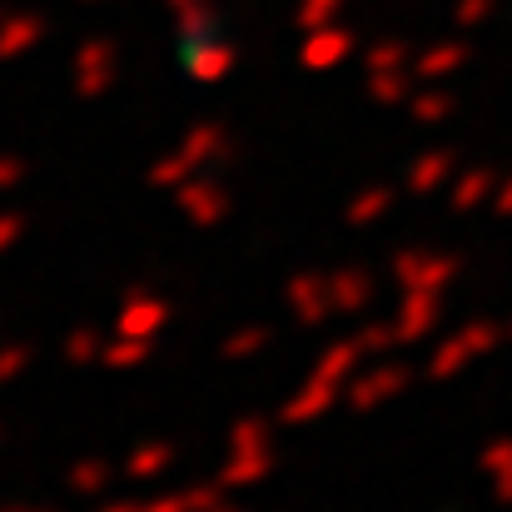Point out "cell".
Returning a JSON list of instances; mask_svg holds the SVG:
<instances>
[{"label": "cell", "instance_id": "6da1fadb", "mask_svg": "<svg viewBox=\"0 0 512 512\" xmlns=\"http://www.w3.org/2000/svg\"><path fill=\"white\" fill-rule=\"evenodd\" d=\"M503 339H508V329H503L498 319H468L453 339H443L438 348H433V358H428V378H433V383L458 378L473 358H483V353L503 348Z\"/></svg>", "mask_w": 512, "mask_h": 512}, {"label": "cell", "instance_id": "1f68e13d", "mask_svg": "<svg viewBox=\"0 0 512 512\" xmlns=\"http://www.w3.org/2000/svg\"><path fill=\"white\" fill-rule=\"evenodd\" d=\"M179 30H184L189 40H204V35H209V15H204V10H189V15L179 20Z\"/></svg>", "mask_w": 512, "mask_h": 512}, {"label": "cell", "instance_id": "7c38bea8", "mask_svg": "<svg viewBox=\"0 0 512 512\" xmlns=\"http://www.w3.org/2000/svg\"><path fill=\"white\" fill-rule=\"evenodd\" d=\"M170 304L155 299V294H130L125 309H120V334H135V339H155L165 324H170Z\"/></svg>", "mask_w": 512, "mask_h": 512}, {"label": "cell", "instance_id": "8fae6325", "mask_svg": "<svg viewBox=\"0 0 512 512\" xmlns=\"http://www.w3.org/2000/svg\"><path fill=\"white\" fill-rule=\"evenodd\" d=\"M274 473V453L269 448H229L224 468H219V483L234 493V488H254Z\"/></svg>", "mask_w": 512, "mask_h": 512}, {"label": "cell", "instance_id": "cb8c5ba5", "mask_svg": "<svg viewBox=\"0 0 512 512\" xmlns=\"http://www.w3.org/2000/svg\"><path fill=\"white\" fill-rule=\"evenodd\" d=\"M150 353H155V339L120 334V343L105 348V363H110V368H140V363H150Z\"/></svg>", "mask_w": 512, "mask_h": 512}, {"label": "cell", "instance_id": "d590c367", "mask_svg": "<svg viewBox=\"0 0 512 512\" xmlns=\"http://www.w3.org/2000/svg\"><path fill=\"white\" fill-rule=\"evenodd\" d=\"M483 10H488V0H468V5L458 10V20H468V25H473V20H483Z\"/></svg>", "mask_w": 512, "mask_h": 512}, {"label": "cell", "instance_id": "ac0fdd59", "mask_svg": "<svg viewBox=\"0 0 512 512\" xmlns=\"http://www.w3.org/2000/svg\"><path fill=\"white\" fill-rule=\"evenodd\" d=\"M348 50H353V35H348V30H319V35L304 45V65H309V70H329V65H339Z\"/></svg>", "mask_w": 512, "mask_h": 512}, {"label": "cell", "instance_id": "9a60e30c", "mask_svg": "<svg viewBox=\"0 0 512 512\" xmlns=\"http://www.w3.org/2000/svg\"><path fill=\"white\" fill-rule=\"evenodd\" d=\"M498 174L488 170V165H478V170H463L453 179V209L463 214V209H478V204H488L493 194H498Z\"/></svg>", "mask_w": 512, "mask_h": 512}, {"label": "cell", "instance_id": "3957f363", "mask_svg": "<svg viewBox=\"0 0 512 512\" xmlns=\"http://www.w3.org/2000/svg\"><path fill=\"white\" fill-rule=\"evenodd\" d=\"M408 383H413V368H408V363H378V368L348 378L343 403H348L353 413H373V408H383L388 398H398Z\"/></svg>", "mask_w": 512, "mask_h": 512}, {"label": "cell", "instance_id": "f546056e", "mask_svg": "<svg viewBox=\"0 0 512 512\" xmlns=\"http://www.w3.org/2000/svg\"><path fill=\"white\" fill-rule=\"evenodd\" d=\"M70 483H75V493H100V488L110 483V468H105V463H80Z\"/></svg>", "mask_w": 512, "mask_h": 512}, {"label": "cell", "instance_id": "4316f807", "mask_svg": "<svg viewBox=\"0 0 512 512\" xmlns=\"http://www.w3.org/2000/svg\"><path fill=\"white\" fill-rule=\"evenodd\" d=\"M229 448H269V423L264 418H239L229 428Z\"/></svg>", "mask_w": 512, "mask_h": 512}, {"label": "cell", "instance_id": "7a4b0ae2", "mask_svg": "<svg viewBox=\"0 0 512 512\" xmlns=\"http://www.w3.org/2000/svg\"><path fill=\"white\" fill-rule=\"evenodd\" d=\"M458 274H463V259L458 254H428V249H398L393 254L398 289H438L443 294Z\"/></svg>", "mask_w": 512, "mask_h": 512}, {"label": "cell", "instance_id": "74e56055", "mask_svg": "<svg viewBox=\"0 0 512 512\" xmlns=\"http://www.w3.org/2000/svg\"><path fill=\"white\" fill-rule=\"evenodd\" d=\"M105 512H150V503H115V508H105Z\"/></svg>", "mask_w": 512, "mask_h": 512}, {"label": "cell", "instance_id": "603a6c76", "mask_svg": "<svg viewBox=\"0 0 512 512\" xmlns=\"http://www.w3.org/2000/svg\"><path fill=\"white\" fill-rule=\"evenodd\" d=\"M453 110H458V100H453L448 90H423V95L408 100V115H413L418 125H438V120H448Z\"/></svg>", "mask_w": 512, "mask_h": 512}, {"label": "cell", "instance_id": "9c48e42d", "mask_svg": "<svg viewBox=\"0 0 512 512\" xmlns=\"http://www.w3.org/2000/svg\"><path fill=\"white\" fill-rule=\"evenodd\" d=\"M329 294H334V314H363V309H373L378 284H373V274H368V269L343 264V269L329 274Z\"/></svg>", "mask_w": 512, "mask_h": 512}, {"label": "cell", "instance_id": "e0dca14e", "mask_svg": "<svg viewBox=\"0 0 512 512\" xmlns=\"http://www.w3.org/2000/svg\"><path fill=\"white\" fill-rule=\"evenodd\" d=\"M229 70H234V50H229V45H194V50H189V75H194V80L219 85Z\"/></svg>", "mask_w": 512, "mask_h": 512}, {"label": "cell", "instance_id": "e575fe53", "mask_svg": "<svg viewBox=\"0 0 512 512\" xmlns=\"http://www.w3.org/2000/svg\"><path fill=\"white\" fill-rule=\"evenodd\" d=\"M329 5H334V0H309V5H304V15H299V20H304V25H319V20H324V15H329Z\"/></svg>", "mask_w": 512, "mask_h": 512}, {"label": "cell", "instance_id": "5b68a950", "mask_svg": "<svg viewBox=\"0 0 512 512\" xmlns=\"http://www.w3.org/2000/svg\"><path fill=\"white\" fill-rule=\"evenodd\" d=\"M174 199H179L184 219H189V224H199V229H214V224H224V219H229V189H224L219 179L194 174V179H184V184L174 189Z\"/></svg>", "mask_w": 512, "mask_h": 512}, {"label": "cell", "instance_id": "8992f818", "mask_svg": "<svg viewBox=\"0 0 512 512\" xmlns=\"http://www.w3.org/2000/svg\"><path fill=\"white\" fill-rule=\"evenodd\" d=\"M443 319V294L438 289H403V304H398V319H393V334L403 348L423 343Z\"/></svg>", "mask_w": 512, "mask_h": 512}, {"label": "cell", "instance_id": "f1b7e54d", "mask_svg": "<svg viewBox=\"0 0 512 512\" xmlns=\"http://www.w3.org/2000/svg\"><path fill=\"white\" fill-rule=\"evenodd\" d=\"M403 60H408V50H403L398 40H388V45H373V50H368V70H403Z\"/></svg>", "mask_w": 512, "mask_h": 512}, {"label": "cell", "instance_id": "4fadbf2b", "mask_svg": "<svg viewBox=\"0 0 512 512\" xmlns=\"http://www.w3.org/2000/svg\"><path fill=\"white\" fill-rule=\"evenodd\" d=\"M478 468L493 478V498L512 508V438H493V443H483V453H478Z\"/></svg>", "mask_w": 512, "mask_h": 512}, {"label": "cell", "instance_id": "484cf974", "mask_svg": "<svg viewBox=\"0 0 512 512\" xmlns=\"http://www.w3.org/2000/svg\"><path fill=\"white\" fill-rule=\"evenodd\" d=\"M194 174L199 170L174 150V155H165V160H155V165H150V184H155V189H179V184H184V179H194Z\"/></svg>", "mask_w": 512, "mask_h": 512}, {"label": "cell", "instance_id": "836d02e7", "mask_svg": "<svg viewBox=\"0 0 512 512\" xmlns=\"http://www.w3.org/2000/svg\"><path fill=\"white\" fill-rule=\"evenodd\" d=\"M150 512H194V508L184 503V493H170V498H155V503H150Z\"/></svg>", "mask_w": 512, "mask_h": 512}, {"label": "cell", "instance_id": "d6986e66", "mask_svg": "<svg viewBox=\"0 0 512 512\" xmlns=\"http://www.w3.org/2000/svg\"><path fill=\"white\" fill-rule=\"evenodd\" d=\"M170 463H174V443H145V448H135V453H130L125 473H130V478H140V483H150V478L170 473Z\"/></svg>", "mask_w": 512, "mask_h": 512}, {"label": "cell", "instance_id": "ffe728a7", "mask_svg": "<svg viewBox=\"0 0 512 512\" xmlns=\"http://www.w3.org/2000/svg\"><path fill=\"white\" fill-rule=\"evenodd\" d=\"M269 324H244V329H234V334H224L219 343V358H254V353H264L269 348Z\"/></svg>", "mask_w": 512, "mask_h": 512}, {"label": "cell", "instance_id": "83f0119b", "mask_svg": "<svg viewBox=\"0 0 512 512\" xmlns=\"http://www.w3.org/2000/svg\"><path fill=\"white\" fill-rule=\"evenodd\" d=\"M353 339L363 343V353H383V348H398V334H393V324H363Z\"/></svg>", "mask_w": 512, "mask_h": 512}, {"label": "cell", "instance_id": "d4e9b609", "mask_svg": "<svg viewBox=\"0 0 512 512\" xmlns=\"http://www.w3.org/2000/svg\"><path fill=\"white\" fill-rule=\"evenodd\" d=\"M463 60H468V50H463V45H438V50H428L413 70H418L423 80H443V75H453Z\"/></svg>", "mask_w": 512, "mask_h": 512}, {"label": "cell", "instance_id": "5bb4252c", "mask_svg": "<svg viewBox=\"0 0 512 512\" xmlns=\"http://www.w3.org/2000/svg\"><path fill=\"white\" fill-rule=\"evenodd\" d=\"M388 209H393V184H368V189H358V194L348 199L343 219H348L353 229H368V224H378Z\"/></svg>", "mask_w": 512, "mask_h": 512}, {"label": "cell", "instance_id": "30bf717a", "mask_svg": "<svg viewBox=\"0 0 512 512\" xmlns=\"http://www.w3.org/2000/svg\"><path fill=\"white\" fill-rule=\"evenodd\" d=\"M179 155L194 165V170H204V165H224L234 150H229V135H224V125H214V120H199L184 140H179Z\"/></svg>", "mask_w": 512, "mask_h": 512}, {"label": "cell", "instance_id": "8d00e7d4", "mask_svg": "<svg viewBox=\"0 0 512 512\" xmlns=\"http://www.w3.org/2000/svg\"><path fill=\"white\" fill-rule=\"evenodd\" d=\"M20 358H25V353H20V348H10V353H5V358H0V373H10V368H15V363H20Z\"/></svg>", "mask_w": 512, "mask_h": 512}, {"label": "cell", "instance_id": "4dcf8cb0", "mask_svg": "<svg viewBox=\"0 0 512 512\" xmlns=\"http://www.w3.org/2000/svg\"><path fill=\"white\" fill-rule=\"evenodd\" d=\"M75 363H90V358H105V348H100V339L90 334V329H80L75 339H70V348H65Z\"/></svg>", "mask_w": 512, "mask_h": 512}, {"label": "cell", "instance_id": "44dd1931", "mask_svg": "<svg viewBox=\"0 0 512 512\" xmlns=\"http://www.w3.org/2000/svg\"><path fill=\"white\" fill-rule=\"evenodd\" d=\"M110 85V45H85L80 50V90L100 95Z\"/></svg>", "mask_w": 512, "mask_h": 512}, {"label": "cell", "instance_id": "ba28073f", "mask_svg": "<svg viewBox=\"0 0 512 512\" xmlns=\"http://www.w3.org/2000/svg\"><path fill=\"white\" fill-rule=\"evenodd\" d=\"M453 179H458V155H453V150H423V155L408 165V194L428 199V194H438V189H453Z\"/></svg>", "mask_w": 512, "mask_h": 512}, {"label": "cell", "instance_id": "7402d4cb", "mask_svg": "<svg viewBox=\"0 0 512 512\" xmlns=\"http://www.w3.org/2000/svg\"><path fill=\"white\" fill-rule=\"evenodd\" d=\"M368 95H373L378 105H403V100L413 95L408 70H368Z\"/></svg>", "mask_w": 512, "mask_h": 512}, {"label": "cell", "instance_id": "d6a6232c", "mask_svg": "<svg viewBox=\"0 0 512 512\" xmlns=\"http://www.w3.org/2000/svg\"><path fill=\"white\" fill-rule=\"evenodd\" d=\"M493 209L503 214V219H512V174L498 184V194H493Z\"/></svg>", "mask_w": 512, "mask_h": 512}, {"label": "cell", "instance_id": "52a82bcc", "mask_svg": "<svg viewBox=\"0 0 512 512\" xmlns=\"http://www.w3.org/2000/svg\"><path fill=\"white\" fill-rule=\"evenodd\" d=\"M339 398H343V383H329V378L309 373V383H304L299 393H289V398H284V408H279V423H284V428L319 423L324 413H334V403H339Z\"/></svg>", "mask_w": 512, "mask_h": 512}, {"label": "cell", "instance_id": "277c9868", "mask_svg": "<svg viewBox=\"0 0 512 512\" xmlns=\"http://www.w3.org/2000/svg\"><path fill=\"white\" fill-rule=\"evenodd\" d=\"M284 304L289 314L304 324V329H319L334 319V294H329V274H314V269H299L289 284H284Z\"/></svg>", "mask_w": 512, "mask_h": 512}, {"label": "cell", "instance_id": "ab89813d", "mask_svg": "<svg viewBox=\"0 0 512 512\" xmlns=\"http://www.w3.org/2000/svg\"><path fill=\"white\" fill-rule=\"evenodd\" d=\"M508 339H512V324H508Z\"/></svg>", "mask_w": 512, "mask_h": 512}, {"label": "cell", "instance_id": "f35d334b", "mask_svg": "<svg viewBox=\"0 0 512 512\" xmlns=\"http://www.w3.org/2000/svg\"><path fill=\"white\" fill-rule=\"evenodd\" d=\"M209 512H239V508H234V503H229V498H224V503H219V508H209Z\"/></svg>", "mask_w": 512, "mask_h": 512}, {"label": "cell", "instance_id": "2e32d148", "mask_svg": "<svg viewBox=\"0 0 512 512\" xmlns=\"http://www.w3.org/2000/svg\"><path fill=\"white\" fill-rule=\"evenodd\" d=\"M358 358H363V343H358V339H339V343H329V348L319 353L314 373H319V378H329V383H343V388H348V378L358 373Z\"/></svg>", "mask_w": 512, "mask_h": 512}]
</instances>
